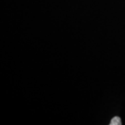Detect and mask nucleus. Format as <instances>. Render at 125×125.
<instances>
[{
	"label": "nucleus",
	"instance_id": "obj_1",
	"mask_svg": "<svg viewBox=\"0 0 125 125\" xmlns=\"http://www.w3.org/2000/svg\"><path fill=\"white\" fill-rule=\"evenodd\" d=\"M121 119L119 117H114L110 122V125H121Z\"/></svg>",
	"mask_w": 125,
	"mask_h": 125
}]
</instances>
